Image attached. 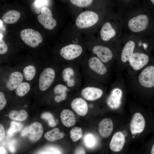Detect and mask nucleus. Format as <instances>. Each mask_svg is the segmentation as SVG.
<instances>
[{
    "mask_svg": "<svg viewBox=\"0 0 154 154\" xmlns=\"http://www.w3.org/2000/svg\"><path fill=\"white\" fill-rule=\"evenodd\" d=\"M86 49L82 34L73 24H70L66 31V42L59 51L61 56L68 63L76 64L83 59Z\"/></svg>",
    "mask_w": 154,
    "mask_h": 154,
    "instance_id": "obj_1",
    "label": "nucleus"
},
{
    "mask_svg": "<svg viewBox=\"0 0 154 154\" xmlns=\"http://www.w3.org/2000/svg\"><path fill=\"white\" fill-rule=\"evenodd\" d=\"M83 71L89 80L104 82L109 76V67L99 58L90 53L83 59Z\"/></svg>",
    "mask_w": 154,
    "mask_h": 154,
    "instance_id": "obj_2",
    "label": "nucleus"
},
{
    "mask_svg": "<svg viewBox=\"0 0 154 154\" xmlns=\"http://www.w3.org/2000/svg\"><path fill=\"white\" fill-rule=\"evenodd\" d=\"M99 9H87L78 14L74 18L73 24L85 36L94 35L101 21Z\"/></svg>",
    "mask_w": 154,
    "mask_h": 154,
    "instance_id": "obj_3",
    "label": "nucleus"
},
{
    "mask_svg": "<svg viewBox=\"0 0 154 154\" xmlns=\"http://www.w3.org/2000/svg\"><path fill=\"white\" fill-rule=\"evenodd\" d=\"M84 38L86 49L109 67L114 58V53L112 49L102 43V41L94 35L85 36Z\"/></svg>",
    "mask_w": 154,
    "mask_h": 154,
    "instance_id": "obj_4",
    "label": "nucleus"
},
{
    "mask_svg": "<svg viewBox=\"0 0 154 154\" xmlns=\"http://www.w3.org/2000/svg\"><path fill=\"white\" fill-rule=\"evenodd\" d=\"M68 63L62 70L61 76L64 84L70 89L81 84V79L77 64Z\"/></svg>",
    "mask_w": 154,
    "mask_h": 154,
    "instance_id": "obj_5",
    "label": "nucleus"
},
{
    "mask_svg": "<svg viewBox=\"0 0 154 154\" xmlns=\"http://www.w3.org/2000/svg\"><path fill=\"white\" fill-rule=\"evenodd\" d=\"M137 84L147 89L154 88V65L145 66L138 76Z\"/></svg>",
    "mask_w": 154,
    "mask_h": 154,
    "instance_id": "obj_6",
    "label": "nucleus"
},
{
    "mask_svg": "<svg viewBox=\"0 0 154 154\" xmlns=\"http://www.w3.org/2000/svg\"><path fill=\"white\" fill-rule=\"evenodd\" d=\"M20 35L22 40L32 48L37 47L42 41V38L40 33L31 29L22 30Z\"/></svg>",
    "mask_w": 154,
    "mask_h": 154,
    "instance_id": "obj_7",
    "label": "nucleus"
},
{
    "mask_svg": "<svg viewBox=\"0 0 154 154\" xmlns=\"http://www.w3.org/2000/svg\"><path fill=\"white\" fill-rule=\"evenodd\" d=\"M56 76L54 70L51 67L44 69L41 73L39 79L38 87L42 91L48 89L54 82Z\"/></svg>",
    "mask_w": 154,
    "mask_h": 154,
    "instance_id": "obj_8",
    "label": "nucleus"
},
{
    "mask_svg": "<svg viewBox=\"0 0 154 154\" xmlns=\"http://www.w3.org/2000/svg\"><path fill=\"white\" fill-rule=\"evenodd\" d=\"M149 60L148 55L139 52H134L129 59L128 63L133 70L137 71L144 68Z\"/></svg>",
    "mask_w": 154,
    "mask_h": 154,
    "instance_id": "obj_9",
    "label": "nucleus"
},
{
    "mask_svg": "<svg viewBox=\"0 0 154 154\" xmlns=\"http://www.w3.org/2000/svg\"><path fill=\"white\" fill-rule=\"evenodd\" d=\"M41 14L37 17L39 23L47 29L52 30L56 26L57 22L53 17L50 9L46 7H42L40 10Z\"/></svg>",
    "mask_w": 154,
    "mask_h": 154,
    "instance_id": "obj_10",
    "label": "nucleus"
},
{
    "mask_svg": "<svg viewBox=\"0 0 154 154\" xmlns=\"http://www.w3.org/2000/svg\"><path fill=\"white\" fill-rule=\"evenodd\" d=\"M149 24L148 17L145 15H140L131 19L128 23V26L131 31L138 32L145 30Z\"/></svg>",
    "mask_w": 154,
    "mask_h": 154,
    "instance_id": "obj_11",
    "label": "nucleus"
},
{
    "mask_svg": "<svg viewBox=\"0 0 154 154\" xmlns=\"http://www.w3.org/2000/svg\"><path fill=\"white\" fill-rule=\"evenodd\" d=\"M72 6L78 9V14L82 12L81 9L98 10L103 3V0H68Z\"/></svg>",
    "mask_w": 154,
    "mask_h": 154,
    "instance_id": "obj_12",
    "label": "nucleus"
},
{
    "mask_svg": "<svg viewBox=\"0 0 154 154\" xmlns=\"http://www.w3.org/2000/svg\"><path fill=\"white\" fill-rule=\"evenodd\" d=\"M145 125V120L143 115L139 112L135 113L130 124L131 133L134 135L142 133L144 131Z\"/></svg>",
    "mask_w": 154,
    "mask_h": 154,
    "instance_id": "obj_13",
    "label": "nucleus"
},
{
    "mask_svg": "<svg viewBox=\"0 0 154 154\" xmlns=\"http://www.w3.org/2000/svg\"><path fill=\"white\" fill-rule=\"evenodd\" d=\"M103 94L102 90L95 86H86L81 91V95L82 98L89 101H93L98 99L102 97Z\"/></svg>",
    "mask_w": 154,
    "mask_h": 154,
    "instance_id": "obj_14",
    "label": "nucleus"
},
{
    "mask_svg": "<svg viewBox=\"0 0 154 154\" xmlns=\"http://www.w3.org/2000/svg\"><path fill=\"white\" fill-rule=\"evenodd\" d=\"M116 33L112 23L107 21L102 24L99 31V38H98L101 41L107 42L115 36Z\"/></svg>",
    "mask_w": 154,
    "mask_h": 154,
    "instance_id": "obj_15",
    "label": "nucleus"
},
{
    "mask_svg": "<svg viewBox=\"0 0 154 154\" xmlns=\"http://www.w3.org/2000/svg\"><path fill=\"white\" fill-rule=\"evenodd\" d=\"M122 96L121 91L118 89L113 90L107 98L106 102L108 107L111 109L116 110L120 108Z\"/></svg>",
    "mask_w": 154,
    "mask_h": 154,
    "instance_id": "obj_16",
    "label": "nucleus"
},
{
    "mask_svg": "<svg viewBox=\"0 0 154 154\" xmlns=\"http://www.w3.org/2000/svg\"><path fill=\"white\" fill-rule=\"evenodd\" d=\"M71 106L73 110L80 116H85L88 111L87 103L83 98L80 97L73 99L71 102Z\"/></svg>",
    "mask_w": 154,
    "mask_h": 154,
    "instance_id": "obj_17",
    "label": "nucleus"
},
{
    "mask_svg": "<svg viewBox=\"0 0 154 154\" xmlns=\"http://www.w3.org/2000/svg\"><path fill=\"white\" fill-rule=\"evenodd\" d=\"M125 141V137L121 131H118L112 137L109 144L110 148L114 152L119 151L123 149Z\"/></svg>",
    "mask_w": 154,
    "mask_h": 154,
    "instance_id": "obj_18",
    "label": "nucleus"
},
{
    "mask_svg": "<svg viewBox=\"0 0 154 154\" xmlns=\"http://www.w3.org/2000/svg\"><path fill=\"white\" fill-rule=\"evenodd\" d=\"M43 131V127L41 123L38 122H34L29 126L27 136L31 141H36L40 138Z\"/></svg>",
    "mask_w": 154,
    "mask_h": 154,
    "instance_id": "obj_19",
    "label": "nucleus"
},
{
    "mask_svg": "<svg viewBox=\"0 0 154 154\" xmlns=\"http://www.w3.org/2000/svg\"><path fill=\"white\" fill-rule=\"evenodd\" d=\"M113 129V123L110 118H104L99 123L98 131L102 137L105 138L108 137L112 133Z\"/></svg>",
    "mask_w": 154,
    "mask_h": 154,
    "instance_id": "obj_20",
    "label": "nucleus"
},
{
    "mask_svg": "<svg viewBox=\"0 0 154 154\" xmlns=\"http://www.w3.org/2000/svg\"><path fill=\"white\" fill-rule=\"evenodd\" d=\"M23 80V76L20 72H13L10 74L6 83V87L10 90L16 89L22 83Z\"/></svg>",
    "mask_w": 154,
    "mask_h": 154,
    "instance_id": "obj_21",
    "label": "nucleus"
},
{
    "mask_svg": "<svg viewBox=\"0 0 154 154\" xmlns=\"http://www.w3.org/2000/svg\"><path fill=\"white\" fill-rule=\"evenodd\" d=\"M135 46V42L132 40L128 41L125 44L121 55L120 61L122 63L125 64L128 62L134 52Z\"/></svg>",
    "mask_w": 154,
    "mask_h": 154,
    "instance_id": "obj_22",
    "label": "nucleus"
},
{
    "mask_svg": "<svg viewBox=\"0 0 154 154\" xmlns=\"http://www.w3.org/2000/svg\"><path fill=\"white\" fill-rule=\"evenodd\" d=\"M60 117L63 124L67 127H71L76 123V120L74 113L70 110L65 109L61 112Z\"/></svg>",
    "mask_w": 154,
    "mask_h": 154,
    "instance_id": "obj_23",
    "label": "nucleus"
},
{
    "mask_svg": "<svg viewBox=\"0 0 154 154\" xmlns=\"http://www.w3.org/2000/svg\"><path fill=\"white\" fill-rule=\"evenodd\" d=\"M20 13L14 10L8 11L3 15L2 19L6 24H11L16 22L20 18Z\"/></svg>",
    "mask_w": 154,
    "mask_h": 154,
    "instance_id": "obj_24",
    "label": "nucleus"
},
{
    "mask_svg": "<svg viewBox=\"0 0 154 154\" xmlns=\"http://www.w3.org/2000/svg\"><path fill=\"white\" fill-rule=\"evenodd\" d=\"M64 135V133L60 132L59 129L56 127L47 132L45 133L44 137L48 141L53 142L62 138Z\"/></svg>",
    "mask_w": 154,
    "mask_h": 154,
    "instance_id": "obj_25",
    "label": "nucleus"
},
{
    "mask_svg": "<svg viewBox=\"0 0 154 154\" xmlns=\"http://www.w3.org/2000/svg\"><path fill=\"white\" fill-rule=\"evenodd\" d=\"M9 116L11 119L23 121L27 118L28 114L26 111L23 110L19 111L12 110L9 112Z\"/></svg>",
    "mask_w": 154,
    "mask_h": 154,
    "instance_id": "obj_26",
    "label": "nucleus"
},
{
    "mask_svg": "<svg viewBox=\"0 0 154 154\" xmlns=\"http://www.w3.org/2000/svg\"><path fill=\"white\" fill-rule=\"evenodd\" d=\"M36 73L35 67L31 65L25 67L23 70V74L25 79L30 81L33 79Z\"/></svg>",
    "mask_w": 154,
    "mask_h": 154,
    "instance_id": "obj_27",
    "label": "nucleus"
},
{
    "mask_svg": "<svg viewBox=\"0 0 154 154\" xmlns=\"http://www.w3.org/2000/svg\"><path fill=\"white\" fill-rule=\"evenodd\" d=\"M30 86L27 82H23L17 88L15 93L19 97H22L26 95L29 91Z\"/></svg>",
    "mask_w": 154,
    "mask_h": 154,
    "instance_id": "obj_28",
    "label": "nucleus"
},
{
    "mask_svg": "<svg viewBox=\"0 0 154 154\" xmlns=\"http://www.w3.org/2000/svg\"><path fill=\"white\" fill-rule=\"evenodd\" d=\"M83 142L87 147L92 148L96 145V140L95 137L91 133L87 134L83 139Z\"/></svg>",
    "mask_w": 154,
    "mask_h": 154,
    "instance_id": "obj_29",
    "label": "nucleus"
},
{
    "mask_svg": "<svg viewBox=\"0 0 154 154\" xmlns=\"http://www.w3.org/2000/svg\"><path fill=\"white\" fill-rule=\"evenodd\" d=\"M23 127V124L21 123L12 121L10 123V128L7 131V133L10 136H13L20 131Z\"/></svg>",
    "mask_w": 154,
    "mask_h": 154,
    "instance_id": "obj_30",
    "label": "nucleus"
},
{
    "mask_svg": "<svg viewBox=\"0 0 154 154\" xmlns=\"http://www.w3.org/2000/svg\"><path fill=\"white\" fill-rule=\"evenodd\" d=\"M70 133L72 141L76 142L78 141L82 137V130L80 127H73L70 130Z\"/></svg>",
    "mask_w": 154,
    "mask_h": 154,
    "instance_id": "obj_31",
    "label": "nucleus"
},
{
    "mask_svg": "<svg viewBox=\"0 0 154 154\" xmlns=\"http://www.w3.org/2000/svg\"><path fill=\"white\" fill-rule=\"evenodd\" d=\"M41 118L47 121L49 125L51 127L56 126V123L53 116L50 113L46 112L43 113L41 115Z\"/></svg>",
    "mask_w": 154,
    "mask_h": 154,
    "instance_id": "obj_32",
    "label": "nucleus"
},
{
    "mask_svg": "<svg viewBox=\"0 0 154 154\" xmlns=\"http://www.w3.org/2000/svg\"><path fill=\"white\" fill-rule=\"evenodd\" d=\"M41 154H61V151L58 148L54 147H50L46 148V149L41 152Z\"/></svg>",
    "mask_w": 154,
    "mask_h": 154,
    "instance_id": "obj_33",
    "label": "nucleus"
},
{
    "mask_svg": "<svg viewBox=\"0 0 154 154\" xmlns=\"http://www.w3.org/2000/svg\"><path fill=\"white\" fill-rule=\"evenodd\" d=\"M8 49V47L5 42L2 39H0V54L5 53Z\"/></svg>",
    "mask_w": 154,
    "mask_h": 154,
    "instance_id": "obj_34",
    "label": "nucleus"
},
{
    "mask_svg": "<svg viewBox=\"0 0 154 154\" xmlns=\"http://www.w3.org/2000/svg\"><path fill=\"white\" fill-rule=\"evenodd\" d=\"M7 101L4 94L2 92H0V110H1L5 106L6 104Z\"/></svg>",
    "mask_w": 154,
    "mask_h": 154,
    "instance_id": "obj_35",
    "label": "nucleus"
},
{
    "mask_svg": "<svg viewBox=\"0 0 154 154\" xmlns=\"http://www.w3.org/2000/svg\"><path fill=\"white\" fill-rule=\"evenodd\" d=\"M47 2V0H36L35 4L36 7H40L46 4Z\"/></svg>",
    "mask_w": 154,
    "mask_h": 154,
    "instance_id": "obj_36",
    "label": "nucleus"
},
{
    "mask_svg": "<svg viewBox=\"0 0 154 154\" xmlns=\"http://www.w3.org/2000/svg\"><path fill=\"white\" fill-rule=\"evenodd\" d=\"M5 136V130L3 126L0 124V141L3 139Z\"/></svg>",
    "mask_w": 154,
    "mask_h": 154,
    "instance_id": "obj_37",
    "label": "nucleus"
},
{
    "mask_svg": "<svg viewBox=\"0 0 154 154\" xmlns=\"http://www.w3.org/2000/svg\"><path fill=\"white\" fill-rule=\"evenodd\" d=\"M75 154H85L84 149L82 147H79L77 148L74 152Z\"/></svg>",
    "mask_w": 154,
    "mask_h": 154,
    "instance_id": "obj_38",
    "label": "nucleus"
},
{
    "mask_svg": "<svg viewBox=\"0 0 154 154\" xmlns=\"http://www.w3.org/2000/svg\"><path fill=\"white\" fill-rule=\"evenodd\" d=\"M29 126H27L25 127L22 130L21 133V136L23 137L27 135L29 131Z\"/></svg>",
    "mask_w": 154,
    "mask_h": 154,
    "instance_id": "obj_39",
    "label": "nucleus"
},
{
    "mask_svg": "<svg viewBox=\"0 0 154 154\" xmlns=\"http://www.w3.org/2000/svg\"><path fill=\"white\" fill-rule=\"evenodd\" d=\"M13 142H13L9 144L8 146L9 150L12 153H14L15 151V148Z\"/></svg>",
    "mask_w": 154,
    "mask_h": 154,
    "instance_id": "obj_40",
    "label": "nucleus"
},
{
    "mask_svg": "<svg viewBox=\"0 0 154 154\" xmlns=\"http://www.w3.org/2000/svg\"><path fill=\"white\" fill-rule=\"evenodd\" d=\"M6 151L5 149L2 147H0V154H6Z\"/></svg>",
    "mask_w": 154,
    "mask_h": 154,
    "instance_id": "obj_41",
    "label": "nucleus"
},
{
    "mask_svg": "<svg viewBox=\"0 0 154 154\" xmlns=\"http://www.w3.org/2000/svg\"><path fill=\"white\" fill-rule=\"evenodd\" d=\"M0 28L1 29V28H2L3 26V22L2 21H1V20H0Z\"/></svg>",
    "mask_w": 154,
    "mask_h": 154,
    "instance_id": "obj_42",
    "label": "nucleus"
},
{
    "mask_svg": "<svg viewBox=\"0 0 154 154\" xmlns=\"http://www.w3.org/2000/svg\"><path fill=\"white\" fill-rule=\"evenodd\" d=\"M40 9H39L37 10L36 11V13L37 14L39 13L40 12Z\"/></svg>",
    "mask_w": 154,
    "mask_h": 154,
    "instance_id": "obj_43",
    "label": "nucleus"
},
{
    "mask_svg": "<svg viewBox=\"0 0 154 154\" xmlns=\"http://www.w3.org/2000/svg\"><path fill=\"white\" fill-rule=\"evenodd\" d=\"M0 39H2V37H3V35H2V34L1 33H0Z\"/></svg>",
    "mask_w": 154,
    "mask_h": 154,
    "instance_id": "obj_44",
    "label": "nucleus"
}]
</instances>
